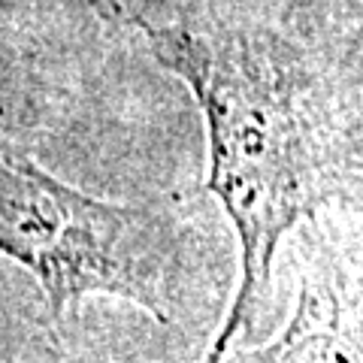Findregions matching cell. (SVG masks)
<instances>
[{"label":"cell","mask_w":363,"mask_h":363,"mask_svg":"<svg viewBox=\"0 0 363 363\" xmlns=\"http://www.w3.org/2000/svg\"><path fill=\"white\" fill-rule=\"evenodd\" d=\"M70 321L52 318L0 267V363H143L85 345Z\"/></svg>","instance_id":"cell-4"},{"label":"cell","mask_w":363,"mask_h":363,"mask_svg":"<svg viewBox=\"0 0 363 363\" xmlns=\"http://www.w3.org/2000/svg\"><path fill=\"white\" fill-rule=\"evenodd\" d=\"M0 257L37 281L58 321L91 297L136 306L161 327H194L215 306L209 248L179 209L88 194L4 136Z\"/></svg>","instance_id":"cell-2"},{"label":"cell","mask_w":363,"mask_h":363,"mask_svg":"<svg viewBox=\"0 0 363 363\" xmlns=\"http://www.w3.org/2000/svg\"><path fill=\"white\" fill-rule=\"evenodd\" d=\"M294 309L269 342H236L218 363H363L360 206H336L291 233Z\"/></svg>","instance_id":"cell-3"},{"label":"cell","mask_w":363,"mask_h":363,"mask_svg":"<svg viewBox=\"0 0 363 363\" xmlns=\"http://www.w3.org/2000/svg\"><path fill=\"white\" fill-rule=\"evenodd\" d=\"M206 128L203 191L240 248V281L200 363H218L272 306V267L300 224L360 206L357 79L269 25L227 16L133 18Z\"/></svg>","instance_id":"cell-1"}]
</instances>
